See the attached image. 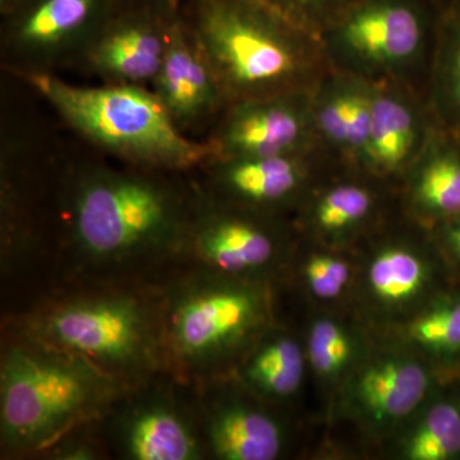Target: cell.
Here are the masks:
<instances>
[{
  "instance_id": "obj_27",
  "label": "cell",
  "mask_w": 460,
  "mask_h": 460,
  "mask_svg": "<svg viewBox=\"0 0 460 460\" xmlns=\"http://www.w3.org/2000/svg\"><path fill=\"white\" fill-rule=\"evenodd\" d=\"M295 25L319 36L354 0H255Z\"/></svg>"
},
{
  "instance_id": "obj_25",
  "label": "cell",
  "mask_w": 460,
  "mask_h": 460,
  "mask_svg": "<svg viewBox=\"0 0 460 460\" xmlns=\"http://www.w3.org/2000/svg\"><path fill=\"white\" fill-rule=\"evenodd\" d=\"M307 356L321 376H335L352 358V339L334 320H317L308 332Z\"/></svg>"
},
{
  "instance_id": "obj_1",
  "label": "cell",
  "mask_w": 460,
  "mask_h": 460,
  "mask_svg": "<svg viewBox=\"0 0 460 460\" xmlns=\"http://www.w3.org/2000/svg\"><path fill=\"white\" fill-rule=\"evenodd\" d=\"M189 172L74 166L60 184L66 284L156 280L181 261L193 205Z\"/></svg>"
},
{
  "instance_id": "obj_22",
  "label": "cell",
  "mask_w": 460,
  "mask_h": 460,
  "mask_svg": "<svg viewBox=\"0 0 460 460\" xmlns=\"http://www.w3.org/2000/svg\"><path fill=\"white\" fill-rule=\"evenodd\" d=\"M425 98L436 126L460 136V13L444 12Z\"/></svg>"
},
{
  "instance_id": "obj_24",
  "label": "cell",
  "mask_w": 460,
  "mask_h": 460,
  "mask_svg": "<svg viewBox=\"0 0 460 460\" xmlns=\"http://www.w3.org/2000/svg\"><path fill=\"white\" fill-rule=\"evenodd\" d=\"M460 454V410L450 402L435 405L405 445L411 460H447Z\"/></svg>"
},
{
  "instance_id": "obj_8",
  "label": "cell",
  "mask_w": 460,
  "mask_h": 460,
  "mask_svg": "<svg viewBox=\"0 0 460 460\" xmlns=\"http://www.w3.org/2000/svg\"><path fill=\"white\" fill-rule=\"evenodd\" d=\"M102 426L115 458L208 459L192 390L168 374L129 389Z\"/></svg>"
},
{
  "instance_id": "obj_23",
  "label": "cell",
  "mask_w": 460,
  "mask_h": 460,
  "mask_svg": "<svg viewBox=\"0 0 460 460\" xmlns=\"http://www.w3.org/2000/svg\"><path fill=\"white\" fill-rule=\"evenodd\" d=\"M426 280L419 253L402 244L378 251L368 269L372 293L386 304H402L419 295Z\"/></svg>"
},
{
  "instance_id": "obj_2",
  "label": "cell",
  "mask_w": 460,
  "mask_h": 460,
  "mask_svg": "<svg viewBox=\"0 0 460 460\" xmlns=\"http://www.w3.org/2000/svg\"><path fill=\"white\" fill-rule=\"evenodd\" d=\"M11 329L75 354L129 386L166 374L159 279L66 284Z\"/></svg>"
},
{
  "instance_id": "obj_16",
  "label": "cell",
  "mask_w": 460,
  "mask_h": 460,
  "mask_svg": "<svg viewBox=\"0 0 460 460\" xmlns=\"http://www.w3.org/2000/svg\"><path fill=\"white\" fill-rule=\"evenodd\" d=\"M150 89L172 122L186 135L204 124L213 126L228 105L181 12L172 27L164 60Z\"/></svg>"
},
{
  "instance_id": "obj_6",
  "label": "cell",
  "mask_w": 460,
  "mask_h": 460,
  "mask_svg": "<svg viewBox=\"0 0 460 460\" xmlns=\"http://www.w3.org/2000/svg\"><path fill=\"white\" fill-rule=\"evenodd\" d=\"M14 77L49 102L69 128L124 164L190 172L213 156L208 141L177 128L146 86H75L56 74Z\"/></svg>"
},
{
  "instance_id": "obj_18",
  "label": "cell",
  "mask_w": 460,
  "mask_h": 460,
  "mask_svg": "<svg viewBox=\"0 0 460 460\" xmlns=\"http://www.w3.org/2000/svg\"><path fill=\"white\" fill-rule=\"evenodd\" d=\"M392 184L366 169L335 166L316 184L299 208L302 222L323 237L358 232L380 213V187Z\"/></svg>"
},
{
  "instance_id": "obj_9",
  "label": "cell",
  "mask_w": 460,
  "mask_h": 460,
  "mask_svg": "<svg viewBox=\"0 0 460 460\" xmlns=\"http://www.w3.org/2000/svg\"><path fill=\"white\" fill-rule=\"evenodd\" d=\"M192 181V214L178 265L262 281L283 246L280 215L233 204L206 190L196 178Z\"/></svg>"
},
{
  "instance_id": "obj_3",
  "label": "cell",
  "mask_w": 460,
  "mask_h": 460,
  "mask_svg": "<svg viewBox=\"0 0 460 460\" xmlns=\"http://www.w3.org/2000/svg\"><path fill=\"white\" fill-rule=\"evenodd\" d=\"M132 387L75 354L8 329L0 356L3 458H39L72 429L104 419Z\"/></svg>"
},
{
  "instance_id": "obj_19",
  "label": "cell",
  "mask_w": 460,
  "mask_h": 460,
  "mask_svg": "<svg viewBox=\"0 0 460 460\" xmlns=\"http://www.w3.org/2000/svg\"><path fill=\"white\" fill-rule=\"evenodd\" d=\"M399 186L417 222L436 226L460 217V136L436 126Z\"/></svg>"
},
{
  "instance_id": "obj_14",
  "label": "cell",
  "mask_w": 460,
  "mask_h": 460,
  "mask_svg": "<svg viewBox=\"0 0 460 460\" xmlns=\"http://www.w3.org/2000/svg\"><path fill=\"white\" fill-rule=\"evenodd\" d=\"M223 384V377H219L190 385L208 458H279L286 447L279 420Z\"/></svg>"
},
{
  "instance_id": "obj_29",
  "label": "cell",
  "mask_w": 460,
  "mask_h": 460,
  "mask_svg": "<svg viewBox=\"0 0 460 460\" xmlns=\"http://www.w3.org/2000/svg\"><path fill=\"white\" fill-rule=\"evenodd\" d=\"M304 275L311 292L321 299L337 298L348 281L349 266L338 257L316 253L308 257Z\"/></svg>"
},
{
  "instance_id": "obj_4",
  "label": "cell",
  "mask_w": 460,
  "mask_h": 460,
  "mask_svg": "<svg viewBox=\"0 0 460 460\" xmlns=\"http://www.w3.org/2000/svg\"><path fill=\"white\" fill-rule=\"evenodd\" d=\"M181 14L228 104L311 91L332 69L319 36L255 0H187Z\"/></svg>"
},
{
  "instance_id": "obj_31",
  "label": "cell",
  "mask_w": 460,
  "mask_h": 460,
  "mask_svg": "<svg viewBox=\"0 0 460 460\" xmlns=\"http://www.w3.org/2000/svg\"><path fill=\"white\" fill-rule=\"evenodd\" d=\"M124 2L145 5V7L159 9V11L180 12L187 0H124Z\"/></svg>"
},
{
  "instance_id": "obj_26",
  "label": "cell",
  "mask_w": 460,
  "mask_h": 460,
  "mask_svg": "<svg viewBox=\"0 0 460 460\" xmlns=\"http://www.w3.org/2000/svg\"><path fill=\"white\" fill-rule=\"evenodd\" d=\"M411 337L434 352H459L460 299L443 302L420 314L411 325Z\"/></svg>"
},
{
  "instance_id": "obj_11",
  "label": "cell",
  "mask_w": 460,
  "mask_h": 460,
  "mask_svg": "<svg viewBox=\"0 0 460 460\" xmlns=\"http://www.w3.org/2000/svg\"><path fill=\"white\" fill-rule=\"evenodd\" d=\"M339 166L320 148L262 157H210L196 169L199 183L217 198L261 211L283 215L299 210L314 184Z\"/></svg>"
},
{
  "instance_id": "obj_21",
  "label": "cell",
  "mask_w": 460,
  "mask_h": 460,
  "mask_svg": "<svg viewBox=\"0 0 460 460\" xmlns=\"http://www.w3.org/2000/svg\"><path fill=\"white\" fill-rule=\"evenodd\" d=\"M305 376V356L295 339H260L235 370V377L259 398L283 401L298 392Z\"/></svg>"
},
{
  "instance_id": "obj_12",
  "label": "cell",
  "mask_w": 460,
  "mask_h": 460,
  "mask_svg": "<svg viewBox=\"0 0 460 460\" xmlns=\"http://www.w3.org/2000/svg\"><path fill=\"white\" fill-rule=\"evenodd\" d=\"M205 140L213 150L211 157L220 159L316 150L320 147L314 136L311 91L230 102Z\"/></svg>"
},
{
  "instance_id": "obj_28",
  "label": "cell",
  "mask_w": 460,
  "mask_h": 460,
  "mask_svg": "<svg viewBox=\"0 0 460 460\" xmlns=\"http://www.w3.org/2000/svg\"><path fill=\"white\" fill-rule=\"evenodd\" d=\"M102 420L84 423L72 429L51 445L39 458L53 460H102L111 456L109 450Z\"/></svg>"
},
{
  "instance_id": "obj_30",
  "label": "cell",
  "mask_w": 460,
  "mask_h": 460,
  "mask_svg": "<svg viewBox=\"0 0 460 460\" xmlns=\"http://www.w3.org/2000/svg\"><path fill=\"white\" fill-rule=\"evenodd\" d=\"M438 226L444 243L460 257V217L438 223Z\"/></svg>"
},
{
  "instance_id": "obj_15",
  "label": "cell",
  "mask_w": 460,
  "mask_h": 460,
  "mask_svg": "<svg viewBox=\"0 0 460 460\" xmlns=\"http://www.w3.org/2000/svg\"><path fill=\"white\" fill-rule=\"evenodd\" d=\"M436 127L425 95L402 84H372L366 171L401 184Z\"/></svg>"
},
{
  "instance_id": "obj_20",
  "label": "cell",
  "mask_w": 460,
  "mask_h": 460,
  "mask_svg": "<svg viewBox=\"0 0 460 460\" xmlns=\"http://www.w3.org/2000/svg\"><path fill=\"white\" fill-rule=\"evenodd\" d=\"M429 387L428 371L419 362L385 359L363 371L356 385L359 404L372 419L392 422L410 416Z\"/></svg>"
},
{
  "instance_id": "obj_13",
  "label": "cell",
  "mask_w": 460,
  "mask_h": 460,
  "mask_svg": "<svg viewBox=\"0 0 460 460\" xmlns=\"http://www.w3.org/2000/svg\"><path fill=\"white\" fill-rule=\"evenodd\" d=\"M180 12L122 2L77 65L105 84L150 86L164 60Z\"/></svg>"
},
{
  "instance_id": "obj_33",
  "label": "cell",
  "mask_w": 460,
  "mask_h": 460,
  "mask_svg": "<svg viewBox=\"0 0 460 460\" xmlns=\"http://www.w3.org/2000/svg\"><path fill=\"white\" fill-rule=\"evenodd\" d=\"M20 2L21 0H0V14H2V17L8 14Z\"/></svg>"
},
{
  "instance_id": "obj_10",
  "label": "cell",
  "mask_w": 460,
  "mask_h": 460,
  "mask_svg": "<svg viewBox=\"0 0 460 460\" xmlns=\"http://www.w3.org/2000/svg\"><path fill=\"white\" fill-rule=\"evenodd\" d=\"M123 0H21L2 17L3 65L9 74H56L77 65Z\"/></svg>"
},
{
  "instance_id": "obj_7",
  "label": "cell",
  "mask_w": 460,
  "mask_h": 460,
  "mask_svg": "<svg viewBox=\"0 0 460 460\" xmlns=\"http://www.w3.org/2000/svg\"><path fill=\"white\" fill-rule=\"evenodd\" d=\"M443 16L438 0H354L319 38L330 68L425 95Z\"/></svg>"
},
{
  "instance_id": "obj_17",
  "label": "cell",
  "mask_w": 460,
  "mask_h": 460,
  "mask_svg": "<svg viewBox=\"0 0 460 460\" xmlns=\"http://www.w3.org/2000/svg\"><path fill=\"white\" fill-rule=\"evenodd\" d=\"M371 102V84L335 69H330L311 90L317 145L335 164L365 169Z\"/></svg>"
},
{
  "instance_id": "obj_5",
  "label": "cell",
  "mask_w": 460,
  "mask_h": 460,
  "mask_svg": "<svg viewBox=\"0 0 460 460\" xmlns=\"http://www.w3.org/2000/svg\"><path fill=\"white\" fill-rule=\"evenodd\" d=\"M159 281L165 371L186 385L226 377L268 332L270 296L261 280L177 265Z\"/></svg>"
},
{
  "instance_id": "obj_32",
  "label": "cell",
  "mask_w": 460,
  "mask_h": 460,
  "mask_svg": "<svg viewBox=\"0 0 460 460\" xmlns=\"http://www.w3.org/2000/svg\"><path fill=\"white\" fill-rule=\"evenodd\" d=\"M444 12L460 13V0H438Z\"/></svg>"
}]
</instances>
